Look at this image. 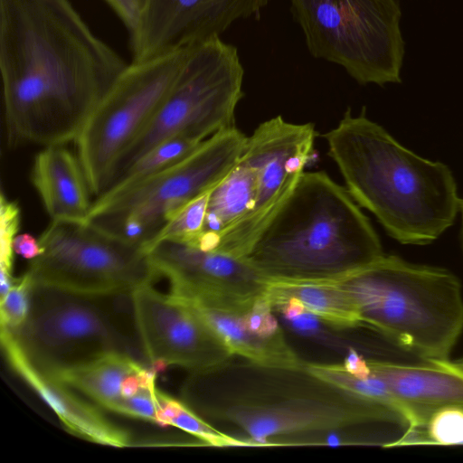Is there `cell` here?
<instances>
[{"mask_svg":"<svg viewBox=\"0 0 463 463\" xmlns=\"http://www.w3.org/2000/svg\"><path fill=\"white\" fill-rule=\"evenodd\" d=\"M146 250L158 276L167 279L169 293L194 305L240 312L266 295L268 279L244 258L167 240Z\"/></svg>","mask_w":463,"mask_h":463,"instance_id":"14","label":"cell"},{"mask_svg":"<svg viewBox=\"0 0 463 463\" xmlns=\"http://www.w3.org/2000/svg\"><path fill=\"white\" fill-rule=\"evenodd\" d=\"M268 282L266 295L272 307L289 300L328 327H365L357 303L343 285L342 279Z\"/></svg>","mask_w":463,"mask_h":463,"instance_id":"21","label":"cell"},{"mask_svg":"<svg viewBox=\"0 0 463 463\" xmlns=\"http://www.w3.org/2000/svg\"><path fill=\"white\" fill-rule=\"evenodd\" d=\"M365 328L426 362L449 360L463 330V295L450 271L383 254L342 279Z\"/></svg>","mask_w":463,"mask_h":463,"instance_id":"5","label":"cell"},{"mask_svg":"<svg viewBox=\"0 0 463 463\" xmlns=\"http://www.w3.org/2000/svg\"><path fill=\"white\" fill-rule=\"evenodd\" d=\"M233 359L189 373L181 400L206 420L239 429L258 448L293 446L302 436L345 430L368 432L384 448H396L411 427L400 409L342 389L305 364Z\"/></svg>","mask_w":463,"mask_h":463,"instance_id":"2","label":"cell"},{"mask_svg":"<svg viewBox=\"0 0 463 463\" xmlns=\"http://www.w3.org/2000/svg\"><path fill=\"white\" fill-rule=\"evenodd\" d=\"M368 218L326 172H304L244 259L268 281L339 280L383 255Z\"/></svg>","mask_w":463,"mask_h":463,"instance_id":"4","label":"cell"},{"mask_svg":"<svg viewBox=\"0 0 463 463\" xmlns=\"http://www.w3.org/2000/svg\"><path fill=\"white\" fill-rule=\"evenodd\" d=\"M446 362H447V360H446ZM451 367H452V366H451ZM457 370H458V369H457ZM458 371H460V370H458ZM461 372H463V371H461Z\"/></svg>","mask_w":463,"mask_h":463,"instance_id":"33","label":"cell"},{"mask_svg":"<svg viewBox=\"0 0 463 463\" xmlns=\"http://www.w3.org/2000/svg\"><path fill=\"white\" fill-rule=\"evenodd\" d=\"M25 273L33 285L87 296L130 293L159 278L146 249L89 221H52Z\"/></svg>","mask_w":463,"mask_h":463,"instance_id":"8","label":"cell"},{"mask_svg":"<svg viewBox=\"0 0 463 463\" xmlns=\"http://www.w3.org/2000/svg\"><path fill=\"white\" fill-rule=\"evenodd\" d=\"M315 137L313 124L291 123L281 116L262 122L247 137L241 159L257 176L254 204L220 239L215 251L244 258L295 190L312 155Z\"/></svg>","mask_w":463,"mask_h":463,"instance_id":"12","label":"cell"},{"mask_svg":"<svg viewBox=\"0 0 463 463\" xmlns=\"http://www.w3.org/2000/svg\"><path fill=\"white\" fill-rule=\"evenodd\" d=\"M104 304L102 296L34 285L27 319L11 331L29 361L49 375L114 351L128 353L112 309Z\"/></svg>","mask_w":463,"mask_h":463,"instance_id":"11","label":"cell"},{"mask_svg":"<svg viewBox=\"0 0 463 463\" xmlns=\"http://www.w3.org/2000/svg\"><path fill=\"white\" fill-rule=\"evenodd\" d=\"M2 348L13 371L53 411L72 435L100 445L133 446L131 434L109 420L100 411L80 398L73 388L36 368L26 357L13 333L1 326Z\"/></svg>","mask_w":463,"mask_h":463,"instance_id":"16","label":"cell"},{"mask_svg":"<svg viewBox=\"0 0 463 463\" xmlns=\"http://www.w3.org/2000/svg\"><path fill=\"white\" fill-rule=\"evenodd\" d=\"M193 305L233 357L271 366L300 367L305 364L288 342L267 295L249 309L240 312Z\"/></svg>","mask_w":463,"mask_h":463,"instance_id":"17","label":"cell"},{"mask_svg":"<svg viewBox=\"0 0 463 463\" xmlns=\"http://www.w3.org/2000/svg\"><path fill=\"white\" fill-rule=\"evenodd\" d=\"M128 65L69 0H0V71L10 145L75 142Z\"/></svg>","mask_w":463,"mask_h":463,"instance_id":"1","label":"cell"},{"mask_svg":"<svg viewBox=\"0 0 463 463\" xmlns=\"http://www.w3.org/2000/svg\"><path fill=\"white\" fill-rule=\"evenodd\" d=\"M243 75L236 47L220 36L192 44L162 108L118 161L110 185L138 158L171 137L186 135L204 141L233 127L236 107L243 96Z\"/></svg>","mask_w":463,"mask_h":463,"instance_id":"7","label":"cell"},{"mask_svg":"<svg viewBox=\"0 0 463 463\" xmlns=\"http://www.w3.org/2000/svg\"><path fill=\"white\" fill-rule=\"evenodd\" d=\"M203 142L186 135H176L162 141L132 164L103 194L96 199L108 200L123 194L179 162Z\"/></svg>","mask_w":463,"mask_h":463,"instance_id":"23","label":"cell"},{"mask_svg":"<svg viewBox=\"0 0 463 463\" xmlns=\"http://www.w3.org/2000/svg\"><path fill=\"white\" fill-rule=\"evenodd\" d=\"M246 140L235 126L221 130L179 162L123 194L96 199L87 220L113 232L130 228L142 236L146 248L175 211L212 190L232 170Z\"/></svg>","mask_w":463,"mask_h":463,"instance_id":"10","label":"cell"},{"mask_svg":"<svg viewBox=\"0 0 463 463\" xmlns=\"http://www.w3.org/2000/svg\"><path fill=\"white\" fill-rule=\"evenodd\" d=\"M158 425L176 427L194 437L203 446L216 448L257 447L254 442L246 438L230 435L213 427L184 401L175 399L165 392L163 393V407Z\"/></svg>","mask_w":463,"mask_h":463,"instance_id":"24","label":"cell"},{"mask_svg":"<svg viewBox=\"0 0 463 463\" xmlns=\"http://www.w3.org/2000/svg\"><path fill=\"white\" fill-rule=\"evenodd\" d=\"M211 191L175 211L145 249L165 240L192 244L203 231Z\"/></svg>","mask_w":463,"mask_h":463,"instance_id":"26","label":"cell"},{"mask_svg":"<svg viewBox=\"0 0 463 463\" xmlns=\"http://www.w3.org/2000/svg\"><path fill=\"white\" fill-rule=\"evenodd\" d=\"M463 445V405L436 410L411 424L397 447Z\"/></svg>","mask_w":463,"mask_h":463,"instance_id":"25","label":"cell"},{"mask_svg":"<svg viewBox=\"0 0 463 463\" xmlns=\"http://www.w3.org/2000/svg\"><path fill=\"white\" fill-rule=\"evenodd\" d=\"M31 181L52 221L87 220L90 186L78 155L64 145L47 146L36 154Z\"/></svg>","mask_w":463,"mask_h":463,"instance_id":"20","label":"cell"},{"mask_svg":"<svg viewBox=\"0 0 463 463\" xmlns=\"http://www.w3.org/2000/svg\"><path fill=\"white\" fill-rule=\"evenodd\" d=\"M99 407L127 416L131 402L156 386V373L130 354L114 351L51 375Z\"/></svg>","mask_w":463,"mask_h":463,"instance_id":"19","label":"cell"},{"mask_svg":"<svg viewBox=\"0 0 463 463\" xmlns=\"http://www.w3.org/2000/svg\"><path fill=\"white\" fill-rule=\"evenodd\" d=\"M270 0H146L130 34L132 62L153 59L220 36Z\"/></svg>","mask_w":463,"mask_h":463,"instance_id":"15","label":"cell"},{"mask_svg":"<svg viewBox=\"0 0 463 463\" xmlns=\"http://www.w3.org/2000/svg\"><path fill=\"white\" fill-rule=\"evenodd\" d=\"M33 287L25 272L15 278L9 291L1 298V326L14 331L25 322L30 312Z\"/></svg>","mask_w":463,"mask_h":463,"instance_id":"28","label":"cell"},{"mask_svg":"<svg viewBox=\"0 0 463 463\" xmlns=\"http://www.w3.org/2000/svg\"><path fill=\"white\" fill-rule=\"evenodd\" d=\"M125 24L130 34L136 29L146 0H105Z\"/></svg>","mask_w":463,"mask_h":463,"instance_id":"29","label":"cell"},{"mask_svg":"<svg viewBox=\"0 0 463 463\" xmlns=\"http://www.w3.org/2000/svg\"><path fill=\"white\" fill-rule=\"evenodd\" d=\"M257 190L253 169L241 158L210 192L203 228L191 246L214 250L220 239L251 211Z\"/></svg>","mask_w":463,"mask_h":463,"instance_id":"22","label":"cell"},{"mask_svg":"<svg viewBox=\"0 0 463 463\" xmlns=\"http://www.w3.org/2000/svg\"><path fill=\"white\" fill-rule=\"evenodd\" d=\"M460 212L462 213L461 239H462V249H463V200H462V203H461V210H460Z\"/></svg>","mask_w":463,"mask_h":463,"instance_id":"32","label":"cell"},{"mask_svg":"<svg viewBox=\"0 0 463 463\" xmlns=\"http://www.w3.org/2000/svg\"><path fill=\"white\" fill-rule=\"evenodd\" d=\"M21 222V211L19 205L7 199L2 193L0 198V243H1V298L11 288L14 281L13 277L14 267V240L17 235Z\"/></svg>","mask_w":463,"mask_h":463,"instance_id":"27","label":"cell"},{"mask_svg":"<svg viewBox=\"0 0 463 463\" xmlns=\"http://www.w3.org/2000/svg\"><path fill=\"white\" fill-rule=\"evenodd\" d=\"M366 360L411 424L440 408L463 405V372L446 360L425 364Z\"/></svg>","mask_w":463,"mask_h":463,"instance_id":"18","label":"cell"},{"mask_svg":"<svg viewBox=\"0 0 463 463\" xmlns=\"http://www.w3.org/2000/svg\"><path fill=\"white\" fill-rule=\"evenodd\" d=\"M130 296L140 347L152 364L200 373L234 358L189 301L164 294L153 284L134 289Z\"/></svg>","mask_w":463,"mask_h":463,"instance_id":"13","label":"cell"},{"mask_svg":"<svg viewBox=\"0 0 463 463\" xmlns=\"http://www.w3.org/2000/svg\"><path fill=\"white\" fill-rule=\"evenodd\" d=\"M309 52L361 84L400 83L405 55L400 0H290Z\"/></svg>","mask_w":463,"mask_h":463,"instance_id":"6","label":"cell"},{"mask_svg":"<svg viewBox=\"0 0 463 463\" xmlns=\"http://www.w3.org/2000/svg\"><path fill=\"white\" fill-rule=\"evenodd\" d=\"M13 247L16 254L30 260L38 257L42 252L39 240L29 233L17 234Z\"/></svg>","mask_w":463,"mask_h":463,"instance_id":"30","label":"cell"},{"mask_svg":"<svg viewBox=\"0 0 463 463\" xmlns=\"http://www.w3.org/2000/svg\"><path fill=\"white\" fill-rule=\"evenodd\" d=\"M447 363L453 368L463 371V355L454 361L449 359Z\"/></svg>","mask_w":463,"mask_h":463,"instance_id":"31","label":"cell"},{"mask_svg":"<svg viewBox=\"0 0 463 463\" xmlns=\"http://www.w3.org/2000/svg\"><path fill=\"white\" fill-rule=\"evenodd\" d=\"M324 138L350 195L400 242L429 243L453 224L462 199L444 164L420 156L349 109Z\"/></svg>","mask_w":463,"mask_h":463,"instance_id":"3","label":"cell"},{"mask_svg":"<svg viewBox=\"0 0 463 463\" xmlns=\"http://www.w3.org/2000/svg\"><path fill=\"white\" fill-rule=\"evenodd\" d=\"M190 46L128 64L88 119L75 143L96 198L109 187L118 161L162 108Z\"/></svg>","mask_w":463,"mask_h":463,"instance_id":"9","label":"cell"}]
</instances>
